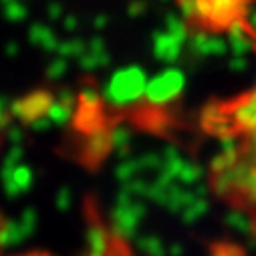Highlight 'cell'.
<instances>
[{"label":"cell","mask_w":256,"mask_h":256,"mask_svg":"<svg viewBox=\"0 0 256 256\" xmlns=\"http://www.w3.org/2000/svg\"><path fill=\"white\" fill-rule=\"evenodd\" d=\"M242 34L256 52V8ZM200 125L214 140L212 190L226 204L256 220V81L204 107Z\"/></svg>","instance_id":"obj_1"},{"label":"cell","mask_w":256,"mask_h":256,"mask_svg":"<svg viewBox=\"0 0 256 256\" xmlns=\"http://www.w3.org/2000/svg\"><path fill=\"white\" fill-rule=\"evenodd\" d=\"M188 22L204 32H244L256 0H178Z\"/></svg>","instance_id":"obj_2"},{"label":"cell","mask_w":256,"mask_h":256,"mask_svg":"<svg viewBox=\"0 0 256 256\" xmlns=\"http://www.w3.org/2000/svg\"><path fill=\"white\" fill-rule=\"evenodd\" d=\"M105 244H107V246H105V252H103V256H125V250H123V246H121V244H117L115 240H107Z\"/></svg>","instance_id":"obj_3"},{"label":"cell","mask_w":256,"mask_h":256,"mask_svg":"<svg viewBox=\"0 0 256 256\" xmlns=\"http://www.w3.org/2000/svg\"><path fill=\"white\" fill-rule=\"evenodd\" d=\"M18 256H48V254H42V252H24V254H18Z\"/></svg>","instance_id":"obj_4"},{"label":"cell","mask_w":256,"mask_h":256,"mask_svg":"<svg viewBox=\"0 0 256 256\" xmlns=\"http://www.w3.org/2000/svg\"><path fill=\"white\" fill-rule=\"evenodd\" d=\"M2 230H4V224H2V218H0V250H2Z\"/></svg>","instance_id":"obj_5"}]
</instances>
